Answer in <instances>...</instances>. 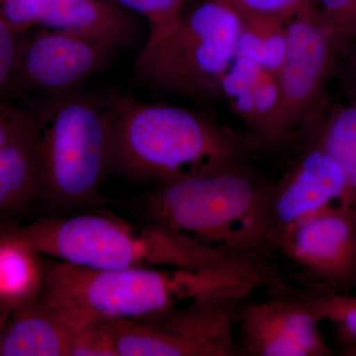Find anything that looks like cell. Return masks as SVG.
I'll return each mask as SVG.
<instances>
[{
	"mask_svg": "<svg viewBox=\"0 0 356 356\" xmlns=\"http://www.w3.org/2000/svg\"><path fill=\"white\" fill-rule=\"evenodd\" d=\"M336 74L348 102L356 103V32L344 44Z\"/></svg>",
	"mask_w": 356,
	"mask_h": 356,
	"instance_id": "cb8c5ba5",
	"label": "cell"
},
{
	"mask_svg": "<svg viewBox=\"0 0 356 356\" xmlns=\"http://www.w3.org/2000/svg\"><path fill=\"white\" fill-rule=\"evenodd\" d=\"M346 41L311 4L288 21L284 57L276 72L280 102L262 147L308 133L329 106L327 83Z\"/></svg>",
	"mask_w": 356,
	"mask_h": 356,
	"instance_id": "52a82bcc",
	"label": "cell"
},
{
	"mask_svg": "<svg viewBox=\"0 0 356 356\" xmlns=\"http://www.w3.org/2000/svg\"><path fill=\"white\" fill-rule=\"evenodd\" d=\"M271 184L245 163L156 185L145 197L149 222L236 257L270 248Z\"/></svg>",
	"mask_w": 356,
	"mask_h": 356,
	"instance_id": "7a4b0ae2",
	"label": "cell"
},
{
	"mask_svg": "<svg viewBox=\"0 0 356 356\" xmlns=\"http://www.w3.org/2000/svg\"><path fill=\"white\" fill-rule=\"evenodd\" d=\"M308 133L341 166L356 208V103L329 105Z\"/></svg>",
	"mask_w": 356,
	"mask_h": 356,
	"instance_id": "ac0fdd59",
	"label": "cell"
},
{
	"mask_svg": "<svg viewBox=\"0 0 356 356\" xmlns=\"http://www.w3.org/2000/svg\"><path fill=\"white\" fill-rule=\"evenodd\" d=\"M137 17L110 0H46L36 27L72 33L116 51L139 43Z\"/></svg>",
	"mask_w": 356,
	"mask_h": 356,
	"instance_id": "7c38bea8",
	"label": "cell"
},
{
	"mask_svg": "<svg viewBox=\"0 0 356 356\" xmlns=\"http://www.w3.org/2000/svg\"><path fill=\"white\" fill-rule=\"evenodd\" d=\"M280 250L327 285L351 286L356 275V208L339 203L273 236Z\"/></svg>",
	"mask_w": 356,
	"mask_h": 356,
	"instance_id": "9c48e42d",
	"label": "cell"
},
{
	"mask_svg": "<svg viewBox=\"0 0 356 356\" xmlns=\"http://www.w3.org/2000/svg\"><path fill=\"white\" fill-rule=\"evenodd\" d=\"M240 27L238 0H193L172 23L147 35L136 76L159 95L219 100L222 77L236 58Z\"/></svg>",
	"mask_w": 356,
	"mask_h": 356,
	"instance_id": "277c9868",
	"label": "cell"
},
{
	"mask_svg": "<svg viewBox=\"0 0 356 356\" xmlns=\"http://www.w3.org/2000/svg\"><path fill=\"white\" fill-rule=\"evenodd\" d=\"M30 116V110L0 99V147L13 137L14 134L24 125Z\"/></svg>",
	"mask_w": 356,
	"mask_h": 356,
	"instance_id": "484cf974",
	"label": "cell"
},
{
	"mask_svg": "<svg viewBox=\"0 0 356 356\" xmlns=\"http://www.w3.org/2000/svg\"><path fill=\"white\" fill-rule=\"evenodd\" d=\"M240 6L236 57L248 58L276 74L286 49L288 21Z\"/></svg>",
	"mask_w": 356,
	"mask_h": 356,
	"instance_id": "e0dca14e",
	"label": "cell"
},
{
	"mask_svg": "<svg viewBox=\"0 0 356 356\" xmlns=\"http://www.w3.org/2000/svg\"><path fill=\"white\" fill-rule=\"evenodd\" d=\"M154 1L156 4V13H158V22L153 29L149 30V34L158 32L172 23L193 0H154Z\"/></svg>",
	"mask_w": 356,
	"mask_h": 356,
	"instance_id": "4316f807",
	"label": "cell"
},
{
	"mask_svg": "<svg viewBox=\"0 0 356 356\" xmlns=\"http://www.w3.org/2000/svg\"><path fill=\"white\" fill-rule=\"evenodd\" d=\"M25 33L16 29L0 15V99L13 92Z\"/></svg>",
	"mask_w": 356,
	"mask_h": 356,
	"instance_id": "44dd1931",
	"label": "cell"
},
{
	"mask_svg": "<svg viewBox=\"0 0 356 356\" xmlns=\"http://www.w3.org/2000/svg\"><path fill=\"white\" fill-rule=\"evenodd\" d=\"M325 22L348 41L356 32V0H312Z\"/></svg>",
	"mask_w": 356,
	"mask_h": 356,
	"instance_id": "7402d4cb",
	"label": "cell"
},
{
	"mask_svg": "<svg viewBox=\"0 0 356 356\" xmlns=\"http://www.w3.org/2000/svg\"><path fill=\"white\" fill-rule=\"evenodd\" d=\"M1 238L22 243L34 254L92 268L165 266L201 271L235 261L232 255L154 222L135 229L102 215L49 218L10 229Z\"/></svg>",
	"mask_w": 356,
	"mask_h": 356,
	"instance_id": "3957f363",
	"label": "cell"
},
{
	"mask_svg": "<svg viewBox=\"0 0 356 356\" xmlns=\"http://www.w3.org/2000/svg\"><path fill=\"white\" fill-rule=\"evenodd\" d=\"M298 296L310 306L321 322L332 323L346 339L356 341V294L324 290Z\"/></svg>",
	"mask_w": 356,
	"mask_h": 356,
	"instance_id": "ffe728a7",
	"label": "cell"
},
{
	"mask_svg": "<svg viewBox=\"0 0 356 356\" xmlns=\"http://www.w3.org/2000/svg\"><path fill=\"white\" fill-rule=\"evenodd\" d=\"M38 27L23 37L13 92L67 95L111 65V49L72 33Z\"/></svg>",
	"mask_w": 356,
	"mask_h": 356,
	"instance_id": "ba28073f",
	"label": "cell"
},
{
	"mask_svg": "<svg viewBox=\"0 0 356 356\" xmlns=\"http://www.w3.org/2000/svg\"><path fill=\"white\" fill-rule=\"evenodd\" d=\"M243 353L252 356L334 355L321 334L318 320L300 296L252 303L240 311Z\"/></svg>",
	"mask_w": 356,
	"mask_h": 356,
	"instance_id": "8fae6325",
	"label": "cell"
},
{
	"mask_svg": "<svg viewBox=\"0 0 356 356\" xmlns=\"http://www.w3.org/2000/svg\"><path fill=\"white\" fill-rule=\"evenodd\" d=\"M255 13L268 14L289 21L301 9L311 6L312 0H238Z\"/></svg>",
	"mask_w": 356,
	"mask_h": 356,
	"instance_id": "d4e9b609",
	"label": "cell"
},
{
	"mask_svg": "<svg viewBox=\"0 0 356 356\" xmlns=\"http://www.w3.org/2000/svg\"><path fill=\"white\" fill-rule=\"evenodd\" d=\"M339 203L353 205L341 166L312 136L269 195L271 238Z\"/></svg>",
	"mask_w": 356,
	"mask_h": 356,
	"instance_id": "30bf717a",
	"label": "cell"
},
{
	"mask_svg": "<svg viewBox=\"0 0 356 356\" xmlns=\"http://www.w3.org/2000/svg\"><path fill=\"white\" fill-rule=\"evenodd\" d=\"M46 0H0V15L21 32L36 27Z\"/></svg>",
	"mask_w": 356,
	"mask_h": 356,
	"instance_id": "603a6c76",
	"label": "cell"
},
{
	"mask_svg": "<svg viewBox=\"0 0 356 356\" xmlns=\"http://www.w3.org/2000/svg\"><path fill=\"white\" fill-rule=\"evenodd\" d=\"M351 286H356V275L355 280L353 281V283H351Z\"/></svg>",
	"mask_w": 356,
	"mask_h": 356,
	"instance_id": "f546056e",
	"label": "cell"
},
{
	"mask_svg": "<svg viewBox=\"0 0 356 356\" xmlns=\"http://www.w3.org/2000/svg\"><path fill=\"white\" fill-rule=\"evenodd\" d=\"M44 300L77 324L147 318L188 300L185 270L172 274L151 267L92 268L57 261L44 273Z\"/></svg>",
	"mask_w": 356,
	"mask_h": 356,
	"instance_id": "8992f818",
	"label": "cell"
},
{
	"mask_svg": "<svg viewBox=\"0 0 356 356\" xmlns=\"http://www.w3.org/2000/svg\"><path fill=\"white\" fill-rule=\"evenodd\" d=\"M86 327L51 305L38 291L13 306V317L2 334L1 355H70Z\"/></svg>",
	"mask_w": 356,
	"mask_h": 356,
	"instance_id": "4fadbf2b",
	"label": "cell"
},
{
	"mask_svg": "<svg viewBox=\"0 0 356 356\" xmlns=\"http://www.w3.org/2000/svg\"><path fill=\"white\" fill-rule=\"evenodd\" d=\"M36 254L22 243L0 238V299L16 305L41 289L44 273Z\"/></svg>",
	"mask_w": 356,
	"mask_h": 356,
	"instance_id": "d6986e66",
	"label": "cell"
},
{
	"mask_svg": "<svg viewBox=\"0 0 356 356\" xmlns=\"http://www.w3.org/2000/svg\"><path fill=\"white\" fill-rule=\"evenodd\" d=\"M33 114L40 132L39 197L60 209L95 201L111 163L107 109L70 92L51 96Z\"/></svg>",
	"mask_w": 356,
	"mask_h": 356,
	"instance_id": "5b68a950",
	"label": "cell"
},
{
	"mask_svg": "<svg viewBox=\"0 0 356 356\" xmlns=\"http://www.w3.org/2000/svg\"><path fill=\"white\" fill-rule=\"evenodd\" d=\"M125 10L145 18L149 25V30L153 29L158 22L156 4L154 0H110Z\"/></svg>",
	"mask_w": 356,
	"mask_h": 356,
	"instance_id": "83f0119b",
	"label": "cell"
},
{
	"mask_svg": "<svg viewBox=\"0 0 356 356\" xmlns=\"http://www.w3.org/2000/svg\"><path fill=\"white\" fill-rule=\"evenodd\" d=\"M98 325L116 356H204L196 344L149 320L118 318Z\"/></svg>",
	"mask_w": 356,
	"mask_h": 356,
	"instance_id": "2e32d148",
	"label": "cell"
},
{
	"mask_svg": "<svg viewBox=\"0 0 356 356\" xmlns=\"http://www.w3.org/2000/svg\"><path fill=\"white\" fill-rule=\"evenodd\" d=\"M110 170L156 185L245 163L248 134L175 105L119 98L107 109Z\"/></svg>",
	"mask_w": 356,
	"mask_h": 356,
	"instance_id": "6da1fadb",
	"label": "cell"
},
{
	"mask_svg": "<svg viewBox=\"0 0 356 356\" xmlns=\"http://www.w3.org/2000/svg\"><path fill=\"white\" fill-rule=\"evenodd\" d=\"M40 132L34 114L0 147V210H15L39 197Z\"/></svg>",
	"mask_w": 356,
	"mask_h": 356,
	"instance_id": "9a60e30c",
	"label": "cell"
},
{
	"mask_svg": "<svg viewBox=\"0 0 356 356\" xmlns=\"http://www.w3.org/2000/svg\"><path fill=\"white\" fill-rule=\"evenodd\" d=\"M220 100L247 126L255 149L261 147L280 102L275 74L252 60L236 57L222 77Z\"/></svg>",
	"mask_w": 356,
	"mask_h": 356,
	"instance_id": "5bb4252c",
	"label": "cell"
},
{
	"mask_svg": "<svg viewBox=\"0 0 356 356\" xmlns=\"http://www.w3.org/2000/svg\"><path fill=\"white\" fill-rule=\"evenodd\" d=\"M2 334H3V329L0 325V355H1Z\"/></svg>",
	"mask_w": 356,
	"mask_h": 356,
	"instance_id": "f1b7e54d",
	"label": "cell"
}]
</instances>
